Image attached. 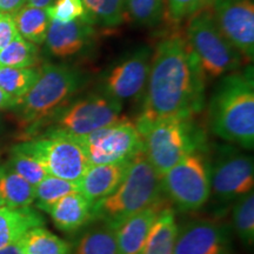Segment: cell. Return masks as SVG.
Instances as JSON below:
<instances>
[{"instance_id": "7402d4cb", "label": "cell", "mask_w": 254, "mask_h": 254, "mask_svg": "<svg viewBox=\"0 0 254 254\" xmlns=\"http://www.w3.org/2000/svg\"><path fill=\"white\" fill-rule=\"evenodd\" d=\"M12 17L19 36L34 45L45 43L51 21L47 8L34 7L26 4Z\"/></svg>"}, {"instance_id": "d6986e66", "label": "cell", "mask_w": 254, "mask_h": 254, "mask_svg": "<svg viewBox=\"0 0 254 254\" xmlns=\"http://www.w3.org/2000/svg\"><path fill=\"white\" fill-rule=\"evenodd\" d=\"M45 220L36 209L0 208V249L18 243L27 231L43 226Z\"/></svg>"}, {"instance_id": "f546056e", "label": "cell", "mask_w": 254, "mask_h": 254, "mask_svg": "<svg viewBox=\"0 0 254 254\" xmlns=\"http://www.w3.org/2000/svg\"><path fill=\"white\" fill-rule=\"evenodd\" d=\"M125 9L135 23L154 26L166 13V0H125Z\"/></svg>"}, {"instance_id": "30bf717a", "label": "cell", "mask_w": 254, "mask_h": 254, "mask_svg": "<svg viewBox=\"0 0 254 254\" xmlns=\"http://www.w3.org/2000/svg\"><path fill=\"white\" fill-rule=\"evenodd\" d=\"M73 138L84 148L90 165L123 163L142 150L141 136L135 123L129 122L126 117L90 134Z\"/></svg>"}, {"instance_id": "d6a6232c", "label": "cell", "mask_w": 254, "mask_h": 254, "mask_svg": "<svg viewBox=\"0 0 254 254\" xmlns=\"http://www.w3.org/2000/svg\"><path fill=\"white\" fill-rule=\"evenodd\" d=\"M209 4L211 0H166V13L173 23H180Z\"/></svg>"}, {"instance_id": "cb8c5ba5", "label": "cell", "mask_w": 254, "mask_h": 254, "mask_svg": "<svg viewBox=\"0 0 254 254\" xmlns=\"http://www.w3.org/2000/svg\"><path fill=\"white\" fill-rule=\"evenodd\" d=\"M71 254H119L116 232L100 222L99 226L91 227L71 246Z\"/></svg>"}, {"instance_id": "9c48e42d", "label": "cell", "mask_w": 254, "mask_h": 254, "mask_svg": "<svg viewBox=\"0 0 254 254\" xmlns=\"http://www.w3.org/2000/svg\"><path fill=\"white\" fill-rule=\"evenodd\" d=\"M123 103L99 92L68 101L51 118L49 129L81 136L119 122Z\"/></svg>"}, {"instance_id": "1f68e13d", "label": "cell", "mask_w": 254, "mask_h": 254, "mask_svg": "<svg viewBox=\"0 0 254 254\" xmlns=\"http://www.w3.org/2000/svg\"><path fill=\"white\" fill-rule=\"evenodd\" d=\"M47 12L52 20H57L59 23H69L77 19L93 21L81 0H56L53 5L47 8Z\"/></svg>"}, {"instance_id": "d590c367", "label": "cell", "mask_w": 254, "mask_h": 254, "mask_svg": "<svg viewBox=\"0 0 254 254\" xmlns=\"http://www.w3.org/2000/svg\"><path fill=\"white\" fill-rule=\"evenodd\" d=\"M17 104V100L13 99L11 95H8L4 90L0 88V111L13 109Z\"/></svg>"}, {"instance_id": "4fadbf2b", "label": "cell", "mask_w": 254, "mask_h": 254, "mask_svg": "<svg viewBox=\"0 0 254 254\" xmlns=\"http://www.w3.org/2000/svg\"><path fill=\"white\" fill-rule=\"evenodd\" d=\"M219 28L249 62L254 56V0H211Z\"/></svg>"}, {"instance_id": "f1b7e54d", "label": "cell", "mask_w": 254, "mask_h": 254, "mask_svg": "<svg viewBox=\"0 0 254 254\" xmlns=\"http://www.w3.org/2000/svg\"><path fill=\"white\" fill-rule=\"evenodd\" d=\"M38 75L39 68L2 67L0 68V88L18 101L33 86Z\"/></svg>"}, {"instance_id": "74e56055", "label": "cell", "mask_w": 254, "mask_h": 254, "mask_svg": "<svg viewBox=\"0 0 254 254\" xmlns=\"http://www.w3.org/2000/svg\"><path fill=\"white\" fill-rule=\"evenodd\" d=\"M0 254H23L18 243L11 244V245L0 249Z\"/></svg>"}, {"instance_id": "8992f818", "label": "cell", "mask_w": 254, "mask_h": 254, "mask_svg": "<svg viewBox=\"0 0 254 254\" xmlns=\"http://www.w3.org/2000/svg\"><path fill=\"white\" fill-rule=\"evenodd\" d=\"M184 36L206 78L222 77L243 63L244 57L222 34L208 6L190 15Z\"/></svg>"}, {"instance_id": "52a82bcc", "label": "cell", "mask_w": 254, "mask_h": 254, "mask_svg": "<svg viewBox=\"0 0 254 254\" xmlns=\"http://www.w3.org/2000/svg\"><path fill=\"white\" fill-rule=\"evenodd\" d=\"M17 147L36 159L49 176L75 184L90 166L81 145L73 136L53 129L30 138Z\"/></svg>"}, {"instance_id": "7c38bea8", "label": "cell", "mask_w": 254, "mask_h": 254, "mask_svg": "<svg viewBox=\"0 0 254 254\" xmlns=\"http://www.w3.org/2000/svg\"><path fill=\"white\" fill-rule=\"evenodd\" d=\"M152 53L144 46L120 60L104 75L101 92L120 103L140 97L147 85Z\"/></svg>"}, {"instance_id": "8d00e7d4", "label": "cell", "mask_w": 254, "mask_h": 254, "mask_svg": "<svg viewBox=\"0 0 254 254\" xmlns=\"http://www.w3.org/2000/svg\"><path fill=\"white\" fill-rule=\"evenodd\" d=\"M56 0H27V4L39 8H49Z\"/></svg>"}, {"instance_id": "83f0119b", "label": "cell", "mask_w": 254, "mask_h": 254, "mask_svg": "<svg viewBox=\"0 0 254 254\" xmlns=\"http://www.w3.org/2000/svg\"><path fill=\"white\" fill-rule=\"evenodd\" d=\"M34 192H36L34 202H37V207L46 212L58 200L71 193L79 192V190L75 183L47 176L34 186Z\"/></svg>"}, {"instance_id": "e0dca14e", "label": "cell", "mask_w": 254, "mask_h": 254, "mask_svg": "<svg viewBox=\"0 0 254 254\" xmlns=\"http://www.w3.org/2000/svg\"><path fill=\"white\" fill-rule=\"evenodd\" d=\"M128 160L116 164L90 165L77 183L79 192L91 204L106 198L118 189L125 178Z\"/></svg>"}, {"instance_id": "ac0fdd59", "label": "cell", "mask_w": 254, "mask_h": 254, "mask_svg": "<svg viewBox=\"0 0 254 254\" xmlns=\"http://www.w3.org/2000/svg\"><path fill=\"white\" fill-rule=\"evenodd\" d=\"M92 206L80 192L65 195L47 209L58 230L73 233L92 221Z\"/></svg>"}, {"instance_id": "2e32d148", "label": "cell", "mask_w": 254, "mask_h": 254, "mask_svg": "<svg viewBox=\"0 0 254 254\" xmlns=\"http://www.w3.org/2000/svg\"><path fill=\"white\" fill-rule=\"evenodd\" d=\"M164 207V201L159 202L131 215L114 228L119 254H141L151 228Z\"/></svg>"}, {"instance_id": "ffe728a7", "label": "cell", "mask_w": 254, "mask_h": 254, "mask_svg": "<svg viewBox=\"0 0 254 254\" xmlns=\"http://www.w3.org/2000/svg\"><path fill=\"white\" fill-rule=\"evenodd\" d=\"M178 231L173 209L165 206L151 228L141 254H173Z\"/></svg>"}, {"instance_id": "484cf974", "label": "cell", "mask_w": 254, "mask_h": 254, "mask_svg": "<svg viewBox=\"0 0 254 254\" xmlns=\"http://www.w3.org/2000/svg\"><path fill=\"white\" fill-rule=\"evenodd\" d=\"M38 47L18 36L7 46L0 50V68H27L38 63Z\"/></svg>"}, {"instance_id": "7a4b0ae2", "label": "cell", "mask_w": 254, "mask_h": 254, "mask_svg": "<svg viewBox=\"0 0 254 254\" xmlns=\"http://www.w3.org/2000/svg\"><path fill=\"white\" fill-rule=\"evenodd\" d=\"M208 125L219 138L246 150L254 146V85L252 67L230 73L212 94Z\"/></svg>"}, {"instance_id": "6da1fadb", "label": "cell", "mask_w": 254, "mask_h": 254, "mask_svg": "<svg viewBox=\"0 0 254 254\" xmlns=\"http://www.w3.org/2000/svg\"><path fill=\"white\" fill-rule=\"evenodd\" d=\"M206 75L180 32L159 41L152 53L144 109L138 122L193 118L205 105Z\"/></svg>"}, {"instance_id": "d4e9b609", "label": "cell", "mask_w": 254, "mask_h": 254, "mask_svg": "<svg viewBox=\"0 0 254 254\" xmlns=\"http://www.w3.org/2000/svg\"><path fill=\"white\" fill-rule=\"evenodd\" d=\"M232 225L238 238L246 247L254 244V193H247L234 201Z\"/></svg>"}, {"instance_id": "5bb4252c", "label": "cell", "mask_w": 254, "mask_h": 254, "mask_svg": "<svg viewBox=\"0 0 254 254\" xmlns=\"http://www.w3.org/2000/svg\"><path fill=\"white\" fill-rule=\"evenodd\" d=\"M173 254H233L232 226L218 220H194L179 227Z\"/></svg>"}, {"instance_id": "44dd1931", "label": "cell", "mask_w": 254, "mask_h": 254, "mask_svg": "<svg viewBox=\"0 0 254 254\" xmlns=\"http://www.w3.org/2000/svg\"><path fill=\"white\" fill-rule=\"evenodd\" d=\"M0 196L5 207L27 208L36 200L34 186L7 165H0Z\"/></svg>"}, {"instance_id": "277c9868", "label": "cell", "mask_w": 254, "mask_h": 254, "mask_svg": "<svg viewBox=\"0 0 254 254\" xmlns=\"http://www.w3.org/2000/svg\"><path fill=\"white\" fill-rule=\"evenodd\" d=\"M84 82V74L71 66L53 64L41 66L33 86L13 107L20 125L28 129L39 127L71 101Z\"/></svg>"}, {"instance_id": "603a6c76", "label": "cell", "mask_w": 254, "mask_h": 254, "mask_svg": "<svg viewBox=\"0 0 254 254\" xmlns=\"http://www.w3.org/2000/svg\"><path fill=\"white\" fill-rule=\"evenodd\" d=\"M23 254H71V245L44 226L27 231L18 241Z\"/></svg>"}, {"instance_id": "e575fe53", "label": "cell", "mask_w": 254, "mask_h": 254, "mask_svg": "<svg viewBox=\"0 0 254 254\" xmlns=\"http://www.w3.org/2000/svg\"><path fill=\"white\" fill-rule=\"evenodd\" d=\"M27 4V0H0V13L14 15Z\"/></svg>"}, {"instance_id": "9a60e30c", "label": "cell", "mask_w": 254, "mask_h": 254, "mask_svg": "<svg viewBox=\"0 0 254 254\" xmlns=\"http://www.w3.org/2000/svg\"><path fill=\"white\" fill-rule=\"evenodd\" d=\"M95 36L93 21L77 19L69 23H59L51 19L45 43L53 57L72 58L90 49Z\"/></svg>"}, {"instance_id": "5b68a950", "label": "cell", "mask_w": 254, "mask_h": 254, "mask_svg": "<svg viewBox=\"0 0 254 254\" xmlns=\"http://www.w3.org/2000/svg\"><path fill=\"white\" fill-rule=\"evenodd\" d=\"M142 150L159 176L195 151L205 150V136L193 118L136 122Z\"/></svg>"}, {"instance_id": "ba28073f", "label": "cell", "mask_w": 254, "mask_h": 254, "mask_svg": "<svg viewBox=\"0 0 254 254\" xmlns=\"http://www.w3.org/2000/svg\"><path fill=\"white\" fill-rule=\"evenodd\" d=\"M160 179L163 194L183 212L198 211L211 198L209 161L205 150L189 154Z\"/></svg>"}, {"instance_id": "836d02e7", "label": "cell", "mask_w": 254, "mask_h": 254, "mask_svg": "<svg viewBox=\"0 0 254 254\" xmlns=\"http://www.w3.org/2000/svg\"><path fill=\"white\" fill-rule=\"evenodd\" d=\"M19 36L13 17L6 13H0V50L12 43Z\"/></svg>"}, {"instance_id": "f35d334b", "label": "cell", "mask_w": 254, "mask_h": 254, "mask_svg": "<svg viewBox=\"0 0 254 254\" xmlns=\"http://www.w3.org/2000/svg\"><path fill=\"white\" fill-rule=\"evenodd\" d=\"M1 207H5V204H4V201H2L1 196H0V208H1Z\"/></svg>"}, {"instance_id": "8fae6325", "label": "cell", "mask_w": 254, "mask_h": 254, "mask_svg": "<svg viewBox=\"0 0 254 254\" xmlns=\"http://www.w3.org/2000/svg\"><path fill=\"white\" fill-rule=\"evenodd\" d=\"M211 193L220 202L236 201L254 186V164L251 155L230 146H221L209 163Z\"/></svg>"}, {"instance_id": "4316f807", "label": "cell", "mask_w": 254, "mask_h": 254, "mask_svg": "<svg viewBox=\"0 0 254 254\" xmlns=\"http://www.w3.org/2000/svg\"><path fill=\"white\" fill-rule=\"evenodd\" d=\"M95 25L117 27L126 18L125 0H81Z\"/></svg>"}, {"instance_id": "4dcf8cb0", "label": "cell", "mask_w": 254, "mask_h": 254, "mask_svg": "<svg viewBox=\"0 0 254 254\" xmlns=\"http://www.w3.org/2000/svg\"><path fill=\"white\" fill-rule=\"evenodd\" d=\"M6 165L33 186L38 185L44 178L49 176L36 159L26 152L19 150L17 146L11 150Z\"/></svg>"}, {"instance_id": "3957f363", "label": "cell", "mask_w": 254, "mask_h": 254, "mask_svg": "<svg viewBox=\"0 0 254 254\" xmlns=\"http://www.w3.org/2000/svg\"><path fill=\"white\" fill-rule=\"evenodd\" d=\"M163 195L160 176L140 150L128 160L118 189L92 206V221L103 222L114 230L131 215L163 201Z\"/></svg>"}]
</instances>
